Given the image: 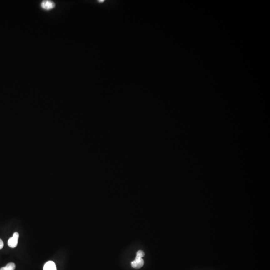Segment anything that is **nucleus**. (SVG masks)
I'll return each mask as SVG.
<instances>
[{
    "instance_id": "f257e3e1",
    "label": "nucleus",
    "mask_w": 270,
    "mask_h": 270,
    "mask_svg": "<svg viewBox=\"0 0 270 270\" xmlns=\"http://www.w3.org/2000/svg\"><path fill=\"white\" fill-rule=\"evenodd\" d=\"M144 255L145 254L143 251L139 250L137 252L136 258L135 260L131 263V266L134 269H140L143 266L144 262L142 258Z\"/></svg>"
},
{
    "instance_id": "f03ea898",
    "label": "nucleus",
    "mask_w": 270,
    "mask_h": 270,
    "mask_svg": "<svg viewBox=\"0 0 270 270\" xmlns=\"http://www.w3.org/2000/svg\"><path fill=\"white\" fill-rule=\"evenodd\" d=\"M19 234L17 232H15L11 238H10L8 242V245L10 247L14 248L17 246L18 242L19 239Z\"/></svg>"
},
{
    "instance_id": "7ed1b4c3",
    "label": "nucleus",
    "mask_w": 270,
    "mask_h": 270,
    "mask_svg": "<svg viewBox=\"0 0 270 270\" xmlns=\"http://www.w3.org/2000/svg\"><path fill=\"white\" fill-rule=\"evenodd\" d=\"M41 6L43 9L49 11L54 9L55 7V3L51 1L47 0V1H44L41 3Z\"/></svg>"
},
{
    "instance_id": "20e7f679",
    "label": "nucleus",
    "mask_w": 270,
    "mask_h": 270,
    "mask_svg": "<svg viewBox=\"0 0 270 270\" xmlns=\"http://www.w3.org/2000/svg\"><path fill=\"white\" fill-rule=\"evenodd\" d=\"M44 270H57L56 264L54 262H48L44 266Z\"/></svg>"
},
{
    "instance_id": "39448f33",
    "label": "nucleus",
    "mask_w": 270,
    "mask_h": 270,
    "mask_svg": "<svg viewBox=\"0 0 270 270\" xmlns=\"http://www.w3.org/2000/svg\"><path fill=\"white\" fill-rule=\"evenodd\" d=\"M16 268V265L14 263H10L4 267L0 269V270H15Z\"/></svg>"
},
{
    "instance_id": "423d86ee",
    "label": "nucleus",
    "mask_w": 270,
    "mask_h": 270,
    "mask_svg": "<svg viewBox=\"0 0 270 270\" xmlns=\"http://www.w3.org/2000/svg\"><path fill=\"white\" fill-rule=\"evenodd\" d=\"M3 247H4V243L1 239H0V250L2 249Z\"/></svg>"
}]
</instances>
